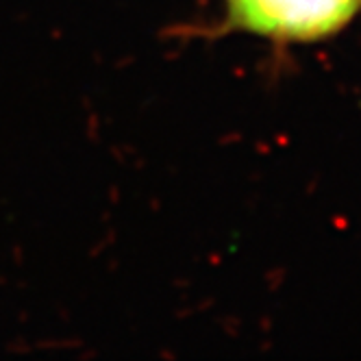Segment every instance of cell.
Masks as SVG:
<instances>
[{"instance_id": "obj_1", "label": "cell", "mask_w": 361, "mask_h": 361, "mask_svg": "<svg viewBox=\"0 0 361 361\" xmlns=\"http://www.w3.org/2000/svg\"><path fill=\"white\" fill-rule=\"evenodd\" d=\"M359 11L361 0H224L220 31L309 42L342 31Z\"/></svg>"}]
</instances>
